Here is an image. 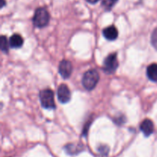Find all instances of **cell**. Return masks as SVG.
<instances>
[{"label": "cell", "mask_w": 157, "mask_h": 157, "mask_svg": "<svg viewBox=\"0 0 157 157\" xmlns=\"http://www.w3.org/2000/svg\"><path fill=\"white\" fill-rule=\"evenodd\" d=\"M100 79L99 73L94 69H90L84 74L82 78V85L86 90H91L98 84Z\"/></svg>", "instance_id": "6da1fadb"}, {"label": "cell", "mask_w": 157, "mask_h": 157, "mask_svg": "<svg viewBox=\"0 0 157 157\" xmlns=\"http://www.w3.org/2000/svg\"><path fill=\"white\" fill-rule=\"evenodd\" d=\"M33 24L37 28H44L48 25L50 21V15L47 9L44 8H38L35 10L34 14Z\"/></svg>", "instance_id": "7a4b0ae2"}, {"label": "cell", "mask_w": 157, "mask_h": 157, "mask_svg": "<svg viewBox=\"0 0 157 157\" xmlns=\"http://www.w3.org/2000/svg\"><path fill=\"white\" fill-rule=\"evenodd\" d=\"M39 98L41 106L44 108L48 109V110H53V109L56 108L55 98H54V93L52 90L44 89V90H41L39 94Z\"/></svg>", "instance_id": "3957f363"}, {"label": "cell", "mask_w": 157, "mask_h": 157, "mask_svg": "<svg viewBox=\"0 0 157 157\" xmlns=\"http://www.w3.org/2000/svg\"><path fill=\"white\" fill-rule=\"evenodd\" d=\"M119 66L116 53L110 54L104 61L103 70L106 74H113Z\"/></svg>", "instance_id": "277c9868"}, {"label": "cell", "mask_w": 157, "mask_h": 157, "mask_svg": "<svg viewBox=\"0 0 157 157\" xmlns=\"http://www.w3.org/2000/svg\"><path fill=\"white\" fill-rule=\"evenodd\" d=\"M58 71L60 75L64 79H67L71 75L73 71V66L72 64L67 60H63L60 62L59 67H58Z\"/></svg>", "instance_id": "5b68a950"}, {"label": "cell", "mask_w": 157, "mask_h": 157, "mask_svg": "<svg viewBox=\"0 0 157 157\" xmlns=\"http://www.w3.org/2000/svg\"><path fill=\"white\" fill-rule=\"evenodd\" d=\"M71 98L70 89L66 84H61L58 89V99L61 104H67Z\"/></svg>", "instance_id": "8992f818"}, {"label": "cell", "mask_w": 157, "mask_h": 157, "mask_svg": "<svg viewBox=\"0 0 157 157\" xmlns=\"http://www.w3.org/2000/svg\"><path fill=\"white\" fill-rule=\"evenodd\" d=\"M140 128L145 136H149L154 131V124L151 120L145 119L141 123Z\"/></svg>", "instance_id": "52a82bcc"}, {"label": "cell", "mask_w": 157, "mask_h": 157, "mask_svg": "<svg viewBox=\"0 0 157 157\" xmlns=\"http://www.w3.org/2000/svg\"><path fill=\"white\" fill-rule=\"evenodd\" d=\"M103 35L109 41H114L118 37V31L115 26H108L103 30Z\"/></svg>", "instance_id": "ba28073f"}, {"label": "cell", "mask_w": 157, "mask_h": 157, "mask_svg": "<svg viewBox=\"0 0 157 157\" xmlns=\"http://www.w3.org/2000/svg\"><path fill=\"white\" fill-rule=\"evenodd\" d=\"M9 44L13 48H19L23 44L22 37L18 34H14L9 39Z\"/></svg>", "instance_id": "9c48e42d"}, {"label": "cell", "mask_w": 157, "mask_h": 157, "mask_svg": "<svg viewBox=\"0 0 157 157\" xmlns=\"http://www.w3.org/2000/svg\"><path fill=\"white\" fill-rule=\"evenodd\" d=\"M147 76L151 81L157 82V64L153 63L147 67Z\"/></svg>", "instance_id": "30bf717a"}, {"label": "cell", "mask_w": 157, "mask_h": 157, "mask_svg": "<svg viewBox=\"0 0 157 157\" xmlns=\"http://www.w3.org/2000/svg\"><path fill=\"white\" fill-rule=\"evenodd\" d=\"M64 150H65L66 153H68V154L75 155L79 153L83 150V147L80 144H70L65 146Z\"/></svg>", "instance_id": "8fae6325"}, {"label": "cell", "mask_w": 157, "mask_h": 157, "mask_svg": "<svg viewBox=\"0 0 157 157\" xmlns=\"http://www.w3.org/2000/svg\"><path fill=\"white\" fill-rule=\"evenodd\" d=\"M10 46L9 41H8L7 38L5 35H2L0 38V48L5 53L9 52V47Z\"/></svg>", "instance_id": "7c38bea8"}, {"label": "cell", "mask_w": 157, "mask_h": 157, "mask_svg": "<svg viewBox=\"0 0 157 157\" xmlns=\"http://www.w3.org/2000/svg\"><path fill=\"white\" fill-rule=\"evenodd\" d=\"M118 0H102V6L106 10H110Z\"/></svg>", "instance_id": "4fadbf2b"}, {"label": "cell", "mask_w": 157, "mask_h": 157, "mask_svg": "<svg viewBox=\"0 0 157 157\" xmlns=\"http://www.w3.org/2000/svg\"><path fill=\"white\" fill-rule=\"evenodd\" d=\"M151 44L157 50V28L154 29L151 35Z\"/></svg>", "instance_id": "5bb4252c"}, {"label": "cell", "mask_w": 157, "mask_h": 157, "mask_svg": "<svg viewBox=\"0 0 157 157\" xmlns=\"http://www.w3.org/2000/svg\"><path fill=\"white\" fill-rule=\"evenodd\" d=\"M98 150H99V152L102 155H104V156H107V155L108 154L109 148L107 147V146H101V147H100L99 148H98Z\"/></svg>", "instance_id": "9a60e30c"}, {"label": "cell", "mask_w": 157, "mask_h": 157, "mask_svg": "<svg viewBox=\"0 0 157 157\" xmlns=\"http://www.w3.org/2000/svg\"><path fill=\"white\" fill-rule=\"evenodd\" d=\"M126 121L125 117L124 116H121V117H117L116 119L114 120L115 124H118V125H122L123 124H124Z\"/></svg>", "instance_id": "2e32d148"}, {"label": "cell", "mask_w": 157, "mask_h": 157, "mask_svg": "<svg viewBox=\"0 0 157 157\" xmlns=\"http://www.w3.org/2000/svg\"><path fill=\"white\" fill-rule=\"evenodd\" d=\"M86 1L89 3H91V4H95V3H97L100 0H86Z\"/></svg>", "instance_id": "e0dca14e"}, {"label": "cell", "mask_w": 157, "mask_h": 157, "mask_svg": "<svg viewBox=\"0 0 157 157\" xmlns=\"http://www.w3.org/2000/svg\"><path fill=\"white\" fill-rule=\"evenodd\" d=\"M6 5V2H5V0H2V5H1V8H2L3 6Z\"/></svg>", "instance_id": "ac0fdd59"}]
</instances>
